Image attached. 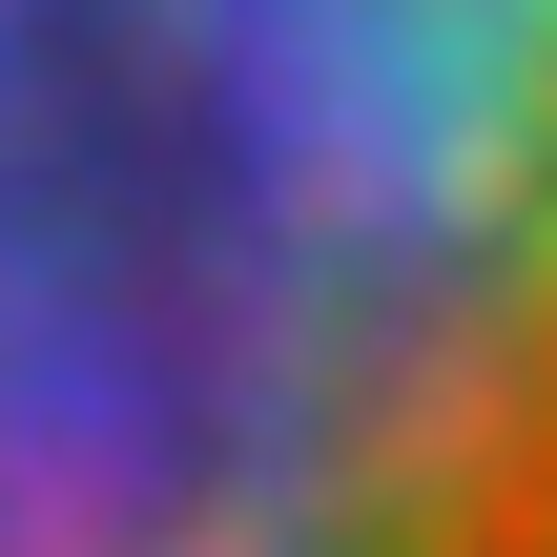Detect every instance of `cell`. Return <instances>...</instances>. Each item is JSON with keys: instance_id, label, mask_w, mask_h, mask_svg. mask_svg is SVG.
I'll return each instance as SVG.
<instances>
[{"instance_id": "6da1fadb", "label": "cell", "mask_w": 557, "mask_h": 557, "mask_svg": "<svg viewBox=\"0 0 557 557\" xmlns=\"http://www.w3.org/2000/svg\"><path fill=\"white\" fill-rule=\"evenodd\" d=\"M0 557H557V0H0Z\"/></svg>"}]
</instances>
